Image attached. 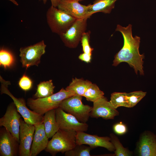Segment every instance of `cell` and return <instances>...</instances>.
Returning <instances> with one entry per match:
<instances>
[{
    "mask_svg": "<svg viewBox=\"0 0 156 156\" xmlns=\"http://www.w3.org/2000/svg\"><path fill=\"white\" fill-rule=\"evenodd\" d=\"M132 25L129 24L126 27L117 25L115 31L122 34L124 39L123 46L115 55L112 65L116 66L122 62L127 63L133 68L137 74L138 71L140 75H144L143 66L144 54H140L139 51L140 43V37L132 35Z\"/></svg>",
    "mask_w": 156,
    "mask_h": 156,
    "instance_id": "6da1fadb",
    "label": "cell"
},
{
    "mask_svg": "<svg viewBox=\"0 0 156 156\" xmlns=\"http://www.w3.org/2000/svg\"><path fill=\"white\" fill-rule=\"evenodd\" d=\"M73 95V93L62 88L58 92L48 97L36 99L29 98L27 104L32 111L43 116L47 112L59 107L63 100Z\"/></svg>",
    "mask_w": 156,
    "mask_h": 156,
    "instance_id": "7a4b0ae2",
    "label": "cell"
},
{
    "mask_svg": "<svg viewBox=\"0 0 156 156\" xmlns=\"http://www.w3.org/2000/svg\"><path fill=\"white\" fill-rule=\"evenodd\" d=\"M76 135L75 131L60 129L49 141L45 150L53 156L65 153L76 145Z\"/></svg>",
    "mask_w": 156,
    "mask_h": 156,
    "instance_id": "3957f363",
    "label": "cell"
},
{
    "mask_svg": "<svg viewBox=\"0 0 156 156\" xmlns=\"http://www.w3.org/2000/svg\"><path fill=\"white\" fill-rule=\"evenodd\" d=\"M46 16L47 23L51 31L59 36L66 32L77 19L52 5L48 9Z\"/></svg>",
    "mask_w": 156,
    "mask_h": 156,
    "instance_id": "277c9868",
    "label": "cell"
},
{
    "mask_svg": "<svg viewBox=\"0 0 156 156\" xmlns=\"http://www.w3.org/2000/svg\"><path fill=\"white\" fill-rule=\"evenodd\" d=\"M1 83V94H5L13 100L17 110L24 120L26 122L34 125L43 122V116L29 109L26 105L25 99L23 98L15 97L8 89V86L11 84L8 81H5L0 76Z\"/></svg>",
    "mask_w": 156,
    "mask_h": 156,
    "instance_id": "5b68a950",
    "label": "cell"
},
{
    "mask_svg": "<svg viewBox=\"0 0 156 156\" xmlns=\"http://www.w3.org/2000/svg\"><path fill=\"white\" fill-rule=\"evenodd\" d=\"M82 96L73 95L62 101L59 107L66 112L74 116L80 122L86 123L90 117L92 107L84 105Z\"/></svg>",
    "mask_w": 156,
    "mask_h": 156,
    "instance_id": "8992f818",
    "label": "cell"
},
{
    "mask_svg": "<svg viewBox=\"0 0 156 156\" xmlns=\"http://www.w3.org/2000/svg\"><path fill=\"white\" fill-rule=\"evenodd\" d=\"M88 17L77 19L64 33L59 36L66 47L75 48L81 42L83 34L86 31Z\"/></svg>",
    "mask_w": 156,
    "mask_h": 156,
    "instance_id": "52a82bcc",
    "label": "cell"
},
{
    "mask_svg": "<svg viewBox=\"0 0 156 156\" xmlns=\"http://www.w3.org/2000/svg\"><path fill=\"white\" fill-rule=\"evenodd\" d=\"M46 45L43 40L19 50L20 61L23 67L27 69L34 65L38 66L42 56L45 53Z\"/></svg>",
    "mask_w": 156,
    "mask_h": 156,
    "instance_id": "ba28073f",
    "label": "cell"
},
{
    "mask_svg": "<svg viewBox=\"0 0 156 156\" xmlns=\"http://www.w3.org/2000/svg\"><path fill=\"white\" fill-rule=\"evenodd\" d=\"M21 115L13 102L8 106L6 112L0 118V126L4 127L19 143Z\"/></svg>",
    "mask_w": 156,
    "mask_h": 156,
    "instance_id": "9c48e42d",
    "label": "cell"
},
{
    "mask_svg": "<svg viewBox=\"0 0 156 156\" xmlns=\"http://www.w3.org/2000/svg\"><path fill=\"white\" fill-rule=\"evenodd\" d=\"M56 121L60 129L73 130L76 132H86L88 125L86 123L79 122L75 117L60 107L55 109Z\"/></svg>",
    "mask_w": 156,
    "mask_h": 156,
    "instance_id": "30bf717a",
    "label": "cell"
},
{
    "mask_svg": "<svg viewBox=\"0 0 156 156\" xmlns=\"http://www.w3.org/2000/svg\"><path fill=\"white\" fill-rule=\"evenodd\" d=\"M35 126L20 119L19 155L30 156L31 148L35 131Z\"/></svg>",
    "mask_w": 156,
    "mask_h": 156,
    "instance_id": "8fae6325",
    "label": "cell"
},
{
    "mask_svg": "<svg viewBox=\"0 0 156 156\" xmlns=\"http://www.w3.org/2000/svg\"><path fill=\"white\" fill-rule=\"evenodd\" d=\"M77 144L88 145L92 149L98 147L106 148L110 151H114L115 148L111 141L110 138L108 136L100 137L92 135L85 132H77Z\"/></svg>",
    "mask_w": 156,
    "mask_h": 156,
    "instance_id": "7c38bea8",
    "label": "cell"
},
{
    "mask_svg": "<svg viewBox=\"0 0 156 156\" xmlns=\"http://www.w3.org/2000/svg\"><path fill=\"white\" fill-rule=\"evenodd\" d=\"M90 117L98 118L101 117L105 120L113 119L119 115V112L104 96L93 102Z\"/></svg>",
    "mask_w": 156,
    "mask_h": 156,
    "instance_id": "4fadbf2b",
    "label": "cell"
},
{
    "mask_svg": "<svg viewBox=\"0 0 156 156\" xmlns=\"http://www.w3.org/2000/svg\"><path fill=\"white\" fill-rule=\"evenodd\" d=\"M19 143L4 127L0 130V156L19 155Z\"/></svg>",
    "mask_w": 156,
    "mask_h": 156,
    "instance_id": "5bb4252c",
    "label": "cell"
},
{
    "mask_svg": "<svg viewBox=\"0 0 156 156\" xmlns=\"http://www.w3.org/2000/svg\"><path fill=\"white\" fill-rule=\"evenodd\" d=\"M79 2V0H60L57 7L77 19L85 17L89 18L90 4L83 5Z\"/></svg>",
    "mask_w": 156,
    "mask_h": 156,
    "instance_id": "9a60e30c",
    "label": "cell"
},
{
    "mask_svg": "<svg viewBox=\"0 0 156 156\" xmlns=\"http://www.w3.org/2000/svg\"><path fill=\"white\" fill-rule=\"evenodd\" d=\"M35 129L30 152V156H36L45 149L49 142L43 122L35 125Z\"/></svg>",
    "mask_w": 156,
    "mask_h": 156,
    "instance_id": "2e32d148",
    "label": "cell"
},
{
    "mask_svg": "<svg viewBox=\"0 0 156 156\" xmlns=\"http://www.w3.org/2000/svg\"><path fill=\"white\" fill-rule=\"evenodd\" d=\"M141 156H156V139L152 135L145 132L140 139L137 148Z\"/></svg>",
    "mask_w": 156,
    "mask_h": 156,
    "instance_id": "e0dca14e",
    "label": "cell"
},
{
    "mask_svg": "<svg viewBox=\"0 0 156 156\" xmlns=\"http://www.w3.org/2000/svg\"><path fill=\"white\" fill-rule=\"evenodd\" d=\"M43 123L47 137L48 138L52 137L60 129L56 120L55 109L45 113Z\"/></svg>",
    "mask_w": 156,
    "mask_h": 156,
    "instance_id": "ac0fdd59",
    "label": "cell"
},
{
    "mask_svg": "<svg viewBox=\"0 0 156 156\" xmlns=\"http://www.w3.org/2000/svg\"><path fill=\"white\" fill-rule=\"evenodd\" d=\"M118 0H95L93 4H90L88 14L90 17L98 12L109 14L115 7L116 2Z\"/></svg>",
    "mask_w": 156,
    "mask_h": 156,
    "instance_id": "d6986e66",
    "label": "cell"
},
{
    "mask_svg": "<svg viewBox=\"0 0 156 156\" xmlns=\"http://www.w3.org/2000/svg\"><path fill=\"white\" fill-rule=\"evenodd\" d=\"M92 83L82 78H73L72 81L65 89L73 93L74 95L83 96L84 93Z\"/></svg>",
    "mask_w": 156,
    "mask_h": 156,
    "instance_id": "ffe728a7",
    "label": "cell"
},
{
    "mask_svg": "<svg viewBox=\"0 0 156 156\" xmlns=\"http://www.w3.org/2000/svg\"><path fill=\"white\" fill-rule=\"evenodd\" d=\"M55 88L52 80L41 82L37 85L36 91L34 96L37 99L50 96L53 94Z\"/></svg>",
    "mask_w": 156,
    "mask_h": 156,
    "instance_id": "44dd1931",
    "label": "cell"
},
{
    "mask_svg": "<svg viewBox=\"0 0 156 156\" xmlns=\"http://www.w3.org/2000/svg\"><path fill=\"white\" fill-rule=\"evenodd\" d=\"M116 109L119 107L130 108L129 104L127 97L126 93L114 92L111 94L109 101Z\"/></svg>",
    "mask_w": 156,
    "mask_h": 156,
    "instance_id": "7402d4cb",
    "label": "cell"
},
{
    "mask_svg": "<svg viewBox=\"0 0 156 156\" xmlns=\"http://www.w3.org/2000/svg\"><path fill=\"white\" fill-rule=\"evenodd\" d=\"M103 92L95 84L92 83L87 90L83 96L88 101L94 102L104 96Z\"/></svg>",
    "mask_w": 156,
    "mask_h": 156,
    "instance_id": "603a6c76",
    "label": "cell"
},
{
    "mask_svg": "<svg viewBox=\"0 0 156 156\" xmlns=\"http://www.w3.org/2000/svg\"><path fill=\"white\" fill-rule=\"evenodd\" d=\"M15 62L14 57L11 52L2 48L0 50V66L5 69L10 68Z\"/></svg>",
    "mask_w": 156,
    "mask_h": 156,
    "instance_id": "cb8c5ba5",
    "label": "cell"
},
{
    "mask_svg": "<svg viewBox=\"0 0 156 156\" xmlns=\"http://www.w3.org/2000/svg\"><path fill=\"white\" fill-rule=\"evenodd\" d=\"M111 141L113 144L115 150L114 155L116 156H128L131 155V153L124 148L120 141L118 137L114 134L111 133L109 135Z\"/></svg>",
    "mask_w": 156,
    "mask_h": 156,
    "instance_id": "d4e9b609",
    "label": "cell"
},
{
    "mask_svg": "<svg viewBox=\"0 0 156 156\" xmlns=\"http://www.w3.org/2000/svg\"><path fill=\"white\" fill-rule=\"evenodd\" d=\"M92 148L84 144H77L72 149L65 153L66 156H91L90 152Z\"/></svg>",
    "mask_w": 156,
    "mask_h": 156,
    "instance_id": "484cf974",
    "label": "cell"
},
{
    "mask_svg": "<svg viewBox=\"0 0 156 156\" xmlns=\"http://www.w3.org/2000/svg\"><path fill=\"white\" fill-rule=\"evenodd\" d=\"M146 92L142 91H136L126 93L130 108L135 106L146 95Z\"/></svg>",
    "mask_w": 156,
    "mask_h": 156,
    "instance_id": "4316f807",
    "label": "cell"
},
{
    "mask_svg": "<svg viewBox=\"0 0 156 156\" xmlns=\"http://www.w3.org/2000/svg\"><path fill=\"white\" fill-rule=\"evenodd\" d=\"M91 32L89 31L85 32L83 34L81 40L83 53L92 55L93 49L90 45Z\"/></svg>",
    "mask_w": 156,
    "mask_h": 156,
    "instance_id": "83f0119b",
    "label": "cell"
},
{
    "mask_svg": "<svg viewBox=\"0 0 156 156\" xmlns=\"http://www.w3.org/2000/svg\"><path fill=\"white\" fill-rule=\"evenodd\" d=\"M18 85L23 90L26 91L30 90L33 85V81L31 78L25 74H24L20 78Z\"/></svg>",
    "mask_w": 156,
    "mask_h": 156,
    "instance_id": "f1b7e54d",
    "label": "cell"
},
{
    "mask_svg": "<svg viewBox=\"0 0 156 156\" xmlns=\"http://www.w3.org/2000/svg\"><path fill=\"white\" fill-rule=\"evenodd\" d=\"M113 129L115 133L119 135L124 134L127 130L126 126L122 122L114 124L113 126Z\"/></svg>",
    "mask_w": 156,
    "mask_h": 156,
    "instance_id": "f546056e",
    "label": "cell"
},
{
    "mask_svg": "<svg viewBox=\"0 0 156 156\" xmlns=\"http://www.w3.org/2000/svg\"><path fill=\"white\" fill-rule=\"evenodd\" d=\"M78 58L81 60L88 63L91 62L92 55L83 52L79 55Z\"/></svg>",
    "mask_w": 156,
    "mask_h": 156,
    "instance_id": "4dcf8cb0",
    "label": "cell"
},
{
    "mask_svg": "<svg viewBox=\"0 0 156 156\" xmlns=\"http://www.w3.org/2000/svg\"><path fill=\"white\" fill-rule=\"evenodd\" d=\"M40 1H42L44 4H45L47 1L48 0H50L52 6L55 7H57L60 0H39Z\"/></svg>",
    "mask_w": 156,
    "mask_h": 156,
    "instance_id": "1f68e13d",
    "label": "cell"
},
{
    "mask_svg": "<svg viewBox=\"0 0 156 156\" xmlns=\"http://www.w3.org/2000/svg\"><path fill=\"white\" fill-rule=\"evenodd\" d=\"M9 0L13 4H14V5L16 6H18V3L17 2V1L15 0Z\"/></svg>",
    "mask_w": 156,
    "mask_h": 156,
    "instance_id": "d6a6232c",
    "label": "cell"
},
{
    "mask_svg": "<svg viewBox=\"0 0 156 156\" xmlns=\"http://www.w3.org/2000/svg\"><path fill=\"white\" fill-rule=\"evenodd\" d=\"M79 0V1H84V0Z\"/></svg>",
    "mask_w": 156,
    "mask_h": 156,
    "instance_id": "836d02e7",
    "label": "cell"
}]
</instances>
